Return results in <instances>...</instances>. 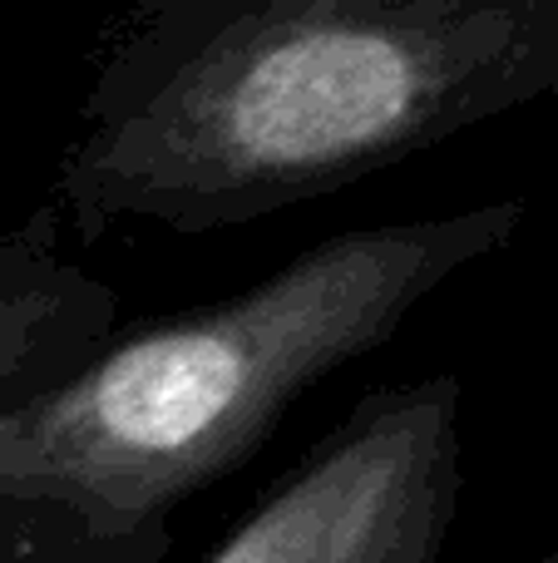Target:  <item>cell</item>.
<instances>
[{
  "label": "cell",
  "mask_w": 558,
  "mask_h": 563,
  "mask_svg": "<svg viewBox=\"0 0 558 563\" xmlns=\"http://www.w3.org/2000/svg\"><path fill=\"white\" fill-rule=\"evenodd\" d=\"M558 85V0H129L49 174L79 243L227 233Z\"/></svg>",
  "instance_id": "1"
},
{
  "label": "cell",
  "mask_w": 558,
  "mask_h": 563,
  "mask_svg": "<svg viewBox=\"0 0 558 563\" xmlns=\"http://www.w3.org/2000/svg\"><path fill=\"white\" fill-rule=\"evenodd\" d=\"M524 223L514 198L322 238L223 301L119 327L0 416V563H158L174 515Z\"/></svg>",
  "instance_id": "2"
},
{
  "label": "cell",
  "mask_w": 558,
  "mask_h": 563,
  "mask_svg": "<svg viewBox=\"0 0 558 563\" xmlns=\"http://www.w3.org/2000/svg\"><path fill=\"white\" fill-rule=\"evenodd\" d=\"M460 509V376L376 386L203 563H440Z\"/></svg>",
  "instance_id": "3"
},
{
  "label": "cell",
  "mask_w": 558,
  "mask_h": 563,
  "mask_svg": "<svg viewBox=\"0 0 558 563\" xmlns=\"http://www.w3.org/2000/svg\"><path fill=\"white\" fill-rule=\"evenodd\" d=\"M119 327L124 297L65 257L49 198L0 223V416L65 386Z\"/></svg>",
  "instance_id": "4"
}]
</instances>
